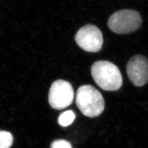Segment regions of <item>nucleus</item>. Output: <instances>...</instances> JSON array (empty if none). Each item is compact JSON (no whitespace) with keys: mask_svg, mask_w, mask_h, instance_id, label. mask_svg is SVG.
Segmentation results:
<instances>
[{"mask_svg":"<svg viewBox=\"0 0 148 148\" xmlns=\"http://www.w3.org/2000/svg\"><path fill=\"white\" fill-rule=\"evenodd\" d=\"M91 73L95 83L106 91H117L122 87L123 79L119 68L107 61L95 62L91 69Z\"/></svg>","mask_w":148,"mask_h":148,"instance_id":"f257e3e1","label":"nucleus"},{"mask_svg":"<svg viewBox=\"0 0 148 148\" xmlns=\"http://www.w3.org/2000/svg\"><path fill=\"white\" fill-rule=\"evenodd\" d=\"M76 105L86 117H98L104 110V100L101 92L89 85L81 86L76 93Z\"/></svg>","mask_w":148,"mask_h":148,"instance_id":"f03ea898","label":"nucleus"},{"mask_svg":"<svg viewBox=\"0 0 148 148\" xmlns=\"http://www.w3.org/2000/svg\"><path fill=\"white\" fill-rule=\"evenodd\" d=\"M141 24L142 18L138 12L132 9H123L111 15L108 25L114 33L127 34L138 30Z\"/></svg>","mask_w":148,"mask_h":148,"instance_id":"7ed1b4c3","label":"nucleus"},{"mask_svg":"<svg viewBox=\"0 0 148 148\" xmlns=\"http://www.w3.org/2000/svg\"><path fill=\"white\" fill-rule=\"evenodd\" d=\"M74 92L69 82L58 80L53 83L49 91L48 101L54 109L61 110L71 106L73 101Z\"/></svg>","mask_w":148,"mask_h":148,"instance_id":"20e7f679","label":"nucleus"},{"mask_svg":"<svg viewBox=\"0 0 148 148\" xmlns=\"http://www.w3.org/2000/svg\"><path fill=\"white\" fill-rule=\"evenodd\" d=\"M75 40L79 47L90 53L99 51L103 44V37L101 30L91 24L82 27L75 34Z\"/></svg>","mask_w":148,"mask_h":148,"instance_id":"39448f33","label":"nucleus"},{"mask_svg":"<svg viewBox=\"0 0 148 148\" xmlns=\"http://www.w3.org/2000/svg\"><path fill=\"white\" fill-rule=\"evenodd\" d=\"M127 72L134 85H145L148 82V59L140 54L134 56L127 64Z\"/></svg>","mask_w":148,"mask_h":148,"instance_id":"423d86ee","label":"nucleus"},{"mask_svg":"<svg viewBox=\"0 0 148 148\" xmlns=\"http://www.w3.org/2000/svg\"><path fill=\"white\" fill-rule=\"evenodd\" d=\"M75 114L72 110H67L61 114L58 119V123L60 125L66 127L71 125L75 120Z\"/></svg>","mask_w":148,"mask_h":148,"instance_id":"0eeeda50","label":"nucleus"},{"mask_svg":"<svg viewBox=\"0 0 148 148\" xmlns=\"http://www.w3.org/2000/svg\"><path fill=\"white\" fill-rule=\"evenodd\" d=\"M12 142L13 136L11 133L0 130V148H10Z\"/></svg>","mask_w":148,"mask_h":148,"instance_id":"6e6552de","label":"nucleus"},{"mask_svg":"<svg viewBox=\"0 0 148 148\" xmlns=\"http://www.w3.org/2000/svg\"><path fill=\"white\" fill-rule=\"evenodd\" d=\"M50 148H72L71 144L64 140H56L50 146Z\"/></svg>","mask_w":148,"mask_h":148,"instance_id":"1a4fd4ad","label":"nucleus"}]
</instances>
